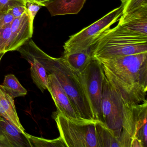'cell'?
<instances>
[{
  "label": "cell",
  "mask_w": 147,
  "mask_h": 147,
  "mask_svg": "<svg viewBox=\"0 0 147 147\" xmlns=\"http://www.w3.org/2000/svg\"><path fill=\"white\" fill-rule=\"evenodd\" d=\"M98 61L106 77L125 104L147 101V52Z\"/></svg>",
  "instance_id": "obj_1"
},
{
  "label": "cell",
  "mask_w": 147,
  "mask_h": 147,
  "mask_svg": "<svg viewBox=\"0 0 147 147\" xmlns=\"http://www.w3.org/2000/svg\"><path fill=\"white\" fill-rule=\"evenodd\" d=\"M24 58H34L44 67L48 75L55 76L82 118L94 120L92 112L76 71L62 57L55 58L42 51L32 38L17 49Z\"/></svg>",
  "instance_id": "obj_2"
},
{
  "label": "cell",
  "mask_w": 147,
  "mask_h": 147,
  "mask_svg": "<svg viewBox=\"0 0 147 147\" xmlns=\"http://www.w3.org/2000/svg\"><path fill=\"white\" fill-rule=\"evenodd\" d=\"M90 50L92 58L97 60L147 52V36L134 33L118 24L104 32Z\"/></svg>",
  "instance_id": "obj_3"
},
{
  "label": "cell",
  "mask_w": 147,
  "mask_h": 147,
  "mask_svg": "<svg viewBox=\"0 0 147 147\" xmlns=\"http://www.w3.org/2000/svg\"><path fill=\"white\" fill-rule=\"evenodd\" d=\"M60 136L67 147H99L95 120L69 119L57 112L54 117Z\"/></svg>",
  "instance_id": "obj_4"
},
{
  "label": "cell",
  "mask_w": 147,
  "mask_h": 147,
  "mask_svg": "<svg viewBox=\"0 0 147 147\" xmlns=\"http://www.w3.org/2000/svg\"><path fill=\"white\" fill-rule=\"evenodd\" d=\"M122 14L120 6L91 25L69 36L63 45V55L90 50L95 40L104 32L118 21Z\"/></svg>",
  "instance_id": "obj_5"
},
{
  "label": "cell",
  "mask_w": 147,
  "mask_h": 147,
  "mask_svg": "<svg viewBox=\"0 0 147 147\" xmlns=\"http://www.w3.org/2000/svg\"><path fill=\"white\" fill-rule=\"evenodd\" d=\"M77 73L94 119L102 122L101 103L104 73L100 62L92 58L83 71Z\"/></svg>",
  "instance_id": "obj_6"
},
{
  "label": "cell",
  "mask_w": 147,
  "mask_h": 147,
  "mask_svg": "<svg viewBox=\"0 0 147 147\" xmlns=\"http://www.w3.org/2000/svg\"><path fill=\"white\" fill-rule=\"evenodd\" d=\"M124 103L104 74L101 103L102 122L119 139L123 132Z\"/></svg>",
  "instance_id": "obj_7"
},
{
  "label": "cell",
  "mask_w": 147,
  "mask_h": 147,
  "mask_svg": "<svg viewBox=\"0 0 147 147\" xmlns=\"http://www.w3.org/2000/svg\"><path fill=\"white\" fill-rule=\"evenodd\" d=\"M147 101L138 105H124L123 131L131 139H139L143 147H147Z\"/></svg>",
  "instance_id": "obj_8"
},
{
  "label": "cell",
  "mask_w": 147,
  "mask_h": 147,
  "mask_svg": "<svg viewBox=\"0 0 147 147\" xmlns=\"http://www.w3.org/2000/svg\"><path fill=\"white\" fill-rule=\"evenodd\" d=\"M48 90L55 102L57 112L69 119H83L75 109L71 100L55 76L53 74L48 75Z\"/></svg>",
  "instance_id": "obj_9"
},
{
  "label": "cell",
  "mask_w": 147,
  "mask_h": 147,
  "mask_svg": "<svg viewBox=\"0 0 147 147\" xmlns=\"http://www.w3.org/2000/svg\"><path fill=\"white\" fill-rule=\"evenodd\" d=\"M11 26L12 42L10 51H14L32 37L33 26L31 24L27 10L22 16L14 18Z\"/></svg>",
  "instance_id": "obj_10"
},
{
  "label": "cell",
  "mask_w": 147,
  "mask_h": 147,
  "mask_svg": "<svg viewBox=\"0 0 147 147\" xmlns=\"http://www.w3.org/2000/svg\"><path fill=\"white\" fill-rule=\"evenodd\" d=\"M0 144L2 147H31L24 132L20 131L15 126L1 115Z\"/></svg>",
  "instance_id": "obj_11"
},
{
  "label": "cell",
  "mask_w": 147,
  "mask_h": 147,
  "mask_svg": "<svg viewBox=\"0 0 147 147\" xmlns=\"http://www.w3.org/2000/svg\"><path fill=\"white\" fill-rule=\"evenodd\" d=\"M118 24L134 33L147 36V9L121 15Z\"/></svg>",
  "instance_id": "obj_12"
},
{
  "label": "cell",
  "mask_w": 147,
  "mask_h": 147,
  "mask_svg": "<svg viewBox=\"0 0 147 147\" xmlns=\"http://www.w3.org/2000/svg\"><path fill=\"white\" fill-rule=\"evenodd\" d=\"M86 0H51L45 5L52 17L77 14Z\"/></svg>",
  "instance_id": "obj_13"
},
{
  "label": "cell",
  "mask_w": 147,
  "mask_h": 147,
  "mask_svg": "<svg viewBox=\"0 0 147 147\" xmlns=\"http://www.w3.org/2000/svg\"><path fill=\"white\" fill-rule=\"evenodd\" d=\"M13 99L0 88V115L24 133L25 129L20 121Z\"/></svg>",
  "instance_id": "obj_14"
},
{
  "label": "cell",
  "mask_w": 147,
  "mask_h": 147,
  "mask_svg": "<svg viewBox=\"0 0 147 147\" xmlns=\"http://www.w3.org/2000/svg\"><path fill=\"white\" fill-rule=\"evenodd\" d=\"M31 64V76L33 82L43 92L48 89V74L44 66L36 59L30 57L24 58Z\"/></svg>",
  "instance_id": "obj_15"
},
{
  "label": "cell",
  "mask_w": 147,
  "mask_h": 147,
  "mask_svg": "<svg viewBox=\"0 0 147 147\" xmlns=\"http://www.w3.org/2000/svg\"><path fill=\"white\" fill-rule=\"evenodd\" d=\"M95 131L99 147H121L119 139L102 122L96 120Z\"/></svg>",
  "instance_id": "obj_16"
},
{
  "label": "cell",
  "mask_w": 147,
  "mask_h": 147,
  "mask_svg": "<svg viewBox=\"0 0 147 147\" xmlns=\"http://www.w3.org/2000/svg\"><path fill=\"white\" fill-rule=\"evenodd\" d=\"M62 57L72 69L78 73L83 71L92 59L90 50L63 55Z\"/></svg>",
  "instance_id": "obj_17"
},
{
  "label": "cell",
  "mask_w": 147,
  "mask_h": 147,
  "mask_svg": "<svg viewBox=\"0 0 147 147\" xmlns=\"http://www.w3.org/2000/svg\"><path fill=\"white\" fill-rule=\"evenodd\" d=\"M0 88L13 98L24 97L27 93V90L13 74L7 75L5 76L3 83L0 85Z\"/></svg>",
  "instance_id": "obj_18"
},
{
  "label": "cell",
  "mask_w": 147,
  "mask_h": 147,
  "mask_svg": "<svg viewBox=\"0 0 147 147\" xmlns=\"http://www.w3.org/2000/svg\"><path fill=\"white\" fill-rule=\"evenodd\" d=\"M25 136L28 139L31 147H67L61 137L53 140L45 139L42 138L34 136L24 132Z\"/></svg>",
  "instance_id": "obj_19"
},
{
  "label": "cell",
  "mask_w": 147,
  "mask_h": 147,
  "mask_svg": "<svg viewBox=\"0 0 147 147\" xmlns=\"http://www.w3.org/2000/svg\"><path fill=\"white\" fill-rule=\"evenodd\" d=\"M122 14L147 9V0H120Z\"/></svg>",
  "instance_id": "obj_20"
},
{
  "label": "cell",
  "mask_w": 147,
  "mask_h": 147,
  "mask_svg": "<svg viewBox=\"0 0 147 147\" xmlns=\"http://www.w3.org/2000/svg\"><path fill=\"white\" fill-rule=\"evenodd\" d=\"M12 42L11 24L0 29V54L10 51Z\"/></svg>",
  "instance_id": "obj_21"
},
{
  "label": "cell",
  "mask_w": 147,
  "mask_h": 147,
  "mask_svg": "<svg viewBox=\"0 0 147 147\" xmlns=\"http://www.w3.org/2000/svg\"><path fill=\"white\" fill-rule=\"evenodd\" d=\"M18 5H26L25 0H0V11H8Z\"/></svg>",
  "instance_id": "obj_22"
},
{
  "label": "cell",
  "mask_w": 147,
  "mask_h": 147,
  "mask_svg": "<svg viewBox=\"0 0 147 147\" xmlns=\"http://www.w3.org/2000/svg\"><path fill=\"white\" fill-rule=\"evenodd\" d=\"M25 1L26 5L30 16L31 24L32 26H33V21H34V18L40 8L42 7V6L36 3L31 2L28 0H25Z\"/></svg>",
  "instance_id": "obj_23"
},
{
  "label": "cell",
  "mask_w": 147,
  "mask_h": 147,
  "mask_svg": "<svg viewBox=\"0 0 147 147\" xmlns=\"http://www.w3.org/2000/svg\"><path fill=\"white\" fill-rule=\"evenodd\" d=\"M14 19L10 11H0V29L9 24Z\"/></svg>",
  "instance_id": "obj_24"
},
{
  "label": "cell",
  "mask_w": 147,
  "mask_h": 147,
  "mask_svg": "<svg viewBox=\"0 0 147 147\" xmlns=\"http://www.w3.org/2000/svg\"><path fill=\"white\" fill-rule=\"evenodd\" d=\"M26 10L27 9L26 6L18 5L11 8L9 10V11L13 16V18H16L23 15V14L26 11Z\"/></svg>",
  "instance_id": "obj_25"
},
{
  "label": "cell",
  "mask_w": 147,
  "mask_h": 147,
  "mask_svg": "<svg viewBox=\"0 0 147 147\" xmlns=\"http://www.w3.org/2000/svg\"><path fill=\"white\" fill-rule=\"evenodd\" d=\"M28 1L33 3H36L42 7H45V5L49 1H51V0H28Z\"/></svg>",
  "instance_id": "obj_26"
},
{
  "label": "cell",
  "mask_w": 147,
  "mask_h": 147,
  "mask_svg": "<svg viewBox=\"0 0 147 147\" xmlns=\"http://www.w3.org/2000/svg\"><path fill=\"white\" fill-rule=\"evenodd\" d=\"M5 54H0V62H1V58L3 57V56Z\"/></svg>",
  "instance_id": "obj_27"
},
{
  "label": "cell",
  "mask_w": 147,
  "mask_h": 147,
  "mask_svg": "<svg viewBox=\"0 0 147 147\" xmlns=\"http://www.w3.org/2000/svg\"><path fill=\"white\" fill-rule=\"evenodd\" d=\"M0 147H2V145H1V144H0Z\"/></svg>",
  "instance_id": "obj_28"
}]
</instances>
